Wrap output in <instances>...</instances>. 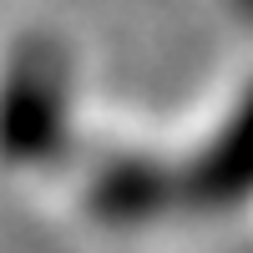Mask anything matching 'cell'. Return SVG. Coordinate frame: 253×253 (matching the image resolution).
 I'll return each instance as SVG.
<instances>
[{"mask_svg":"<svg viewBox=\"0 0 253 253\" xmlns=\"http://www.w3.org/2000/svg\"><path fill=\"white\" fill-rule=\"evenodd\" d=\"M10 76L0 86V152L15 162L46 157L51 132L66 126V61L46 46H31L10 61Z\"/></svg>","mask_w":253,"mask_h":253,"instance_id":"obj_1","label":"cell"},{"mask_svg":"<svg viewBox=\"0 0 253 253\" xmlns=\"http://www.w3.org/2000/svg\"><path fill=\"white\" fill-rule=\"evenodd\" d=\"M193 193L208 198V203L253 198V86L233 101L228 122L213 132L203 162L193 167Z\"/></svg>","mask_w":253,"mask_h":253,"instance_id":"obj_2","label":"cell"}]
</instances>
